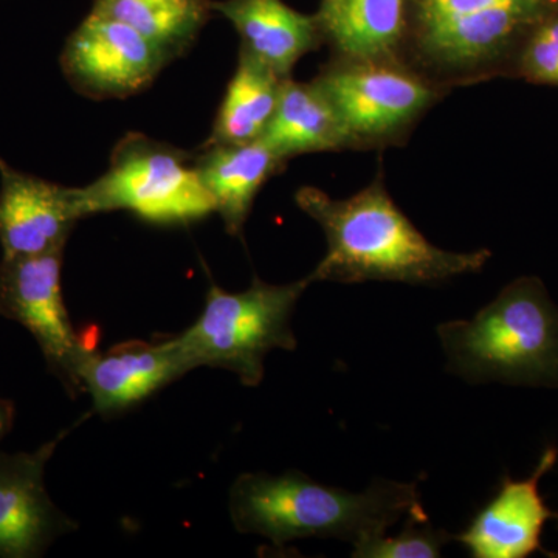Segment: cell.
Here are the masks:
<instances>
[{"label": "cell", "mask_w": 558, "mask_h": 558, "mask_svg": "<svg viewBox=\"0 0 558 558\" xmlns=\"http://www.w3.org/2000/svg\"><path fill=\"white\" fill-rule=\"evenodd\" d=\"M296 205L317 220L328 241L325 258L310 275L314 281H365L435 286L478 274L492 252L457 253L436 247L392 201L384 172L347 199H333L315 186L296 191Z\"/></svg>", "instance_id": "cell-1"}, {"label": "cell", "mask_w": 558, "mask_h": 558, "mask_svg": "<svg viewBox=\"0 0 558 558\" xmlns=\"http://www.w3.org/2000/svg\"><path fill=\"white\" fill-rule=\"evenodd\" d=\"M230 515L236 531L275 546L303 538H337L354 546L385 535L402 517L428 519L416 483L374 480L368 490L352 494L295 470L241 475L230 490Z\"/></svg>", "instance_id": "cell-2"}, {"label": "cell", "mask_w": 558, "mask_h": 558, "mask_svg": "<svg viewBox=\"0 0 558 558\" xmlns=\"http://www.w3.org/2000/svg\"><path fill=\"white\" fill-rule=\"evenodd\" d=\"M558 0H407L403 60L444 89L513 78L517 60Z\"/></svg>", "instance_id": "cell-3"}, {"label": "cell", "mask_w": 558, "mask_h": 558, "mask_svg": "<svg viewBox=\"0 0 558 558\" xmlns=\"http://www.w3.org/2000/svg\"><path fill=\"white\" fill-rule=\"evenodd\" d=\"M447 369L470 384L558 388V306L537 277H521L472 319L438 328Z\"/></svg>", "instance_id": "cell-4"}, {"label": "cell", "mask_w": 558, "mask_h": 558, "mask_svg": "<svg viewBox=\"0 0 558 558\" xmlns=\"http://www.w3.org/2000/svg\"><path fill=\"white\" fill-rule=\"evenodd\" d=\"M310 284L311 277L281 286L255 278L238 293L211 284L201 317L172 339L190 369L231 371L245 387H258L266 355L274 349H296L290 318Z\"/></svg>", "instance_id": "cell-5"}, {"label": "cell", "mask_w": 558, "mask_h": 558, "mask_svg": "<svg viewBox=\"0 0 558 558\" xmlns=\"http://www.w3.org/2000/svg\"><path fill=\"white\" fill-rule=\"evenodd\" d=\"M314 80L339 116L349 150L402 145L449 92L405 60L332 57Z\"/></svg>", "instance_id": "cell-6"}, {"label": "cell", "mask_w": 558, "mask_h": 558, "mask_svg": "<svg viewBox=\"0 0 558 558\" xmlns=\"http://www.w3.org/2000/svg\"><path fill=\"white\" fill-rule=\"evenodd\" d=\"M81 193L86 216L124 209L148 222L171 226L216 213L194 157L137 132L120 140L108 171Z\"/></svg>", "instance_id": "cell-7"}, {"label": "cell", "mask_w": 558, "mask_h": 558, "mask_svg": "<svg viewBox=\"0 0 558 558\" xmlns=\"http://www.w3.org/2000/svg\"><path fill=\"white\" fill-rule=\"evenodd\" d=\"M62 253L0 260V317L13 319L35 337L50 373L76 398L84 389L81 362L95 348L78 336L62 296Z\"/></svg>", "instance_id": "cell-8"}, {"label": "cell", "mask_w": 558, "mask_h": 558, "mask_svg": "<svg viewBox=\"0 0 558 558\" xmlns=\"http://www.w3.org/2000/svg\"><path fill=\"white\" fill-rule=\"evenodd\" d=\"M165 51L130 25L90 11L69 36L61 69L73 89L95 100L146 90L165 65Z\"/></svg>", "instance_id": "cell-9"}, {"label": "cell", "mask_w": 558, "mask_h": 558, "mask_svg": "<svg viewBox=\"0 0 558 558\" xmlns=\"http://www.w3.org/2000/svg\"><path fill=\"white\" fill-rule=\"evenodd\" d=\"M70 429L35 451H0V558L43 557L78 524L51 501L46 468Z\"/></svg>", "instance_id": "cell-10"}, {"label": "cell", "mask_w": 558, "mask_h": 558, "mask_svg": "<svg viewBox=\"0 0 558 558\" xmlns=\"http://www.w3.org/2000/svg\"><path fill=\"white\" fill-rule=\"evenodd\" d=\"M87 218L81 189L14 170L0 159V245L3 258L64 250L78 220Z\"/></svg>", "instance_id": "cell-11"}, {"label": "cell", "mask_w": 558, "mask_h": 558, "mask_svg": "<svg viewBox=\"0 0 558 558\" xmlns=\"http://www.w3.org/2000/svg\"><path fill=\"white\" fill-rule=\"evenodd\" d=\"M558 449L543 451L537 468L526 480L506 476L498 494L476 513L464 532L454 537L475 558H524L546 554L542 531L557 517L539 495V481L556 465Z\"/></svg>", "instance_id": "cell-12"}, {"label": "cell", "mask_w": 558, "mask_h": 558, "mask_svg": "<svg viewBox=\"0 0 558 558\" xmlns=\"http://www.w3.org/2000/svg\"><path fill=\"white\" fill-rule=\"evenodd\" d=\"M190 371L171 337L157 343L128 341L106 352L90 349L78 379L92 396L95 413L109 417L138 405Z\"/></svg>", "instance_id": "cell-13"}, {"label": "cell", "mask_w": 558, "mask_h": 558, "mask_svg": "<svg viewBox=\"0 0 558 558\" xmlns=\"http://www.w3.org/2000/svg\"><path fill=\"white\" fill-rule=\"evenodd\" d=\"M213 11L231 22L242 50L284 80L325 43L317 14L293 10L284 0H218Z\"/></svg>", "instance_id": "cell-14"}, {"label": "cell", "mask_w": 558, "mask_h": 558, "mask_svg": "<svg viewBox=\"0 0 558 558\" xmlns=\"http://www.w3.org/2000/svg\"><path fill=\"white\" fill-rule=\"evenodd\" d=\"M194 163L227 233L241 236L259 191L284 171L288 160L259 138L242 145H204Z\"/></svg>", "instance_id": "cell-15"}, {"label": "cell", "mask_w": 558, "mask_h": 558, "mask_svg": "<svg viewBox=\"0 0 558 558\" xmlns=\"http://www.w3.org/2000/svg\"><path fill=\"white\" fill-rule=\"evenodd\" d=\"M317 17L332 57L403 60L407 0H322Z\"/></svg>", "instance_id": "cell-16"}, {"label": "cell", "mask_w": 558, "mask_h": 558, "mask_svg": "<svg viewBox=\"0 0 558 558\" xmlns=\"http://www.w3.org/2000/svg\"><path fill=\"white\" fill-rule=\"evenodd\" d=\"M264 142L284 160L303 154L349 150L347 134L328 95L317 81H282Z\"/></svg>", "instance_id": "cell-17"}, {"label": "cell", "mask_w": 558, "mask_h": 558, "mask_svg": "<svg viewBox=\"0 0 558 558\" xmlns=\"http://www.w3.org/2000/svg\"><path fill=\"white\" fill-rule=\"evenodd\" d=\"M282 81L274 70L241 49L205 145H242L263 137L277 108Z\"/></svg>", "instance_id": "cell-18"}, {"label": "cell", "mask_w": 558, "mask_h": 558, "mask_svg": "<svg viewBox=\"0 0 558 558\" xmlns=\"http://www.w3.org/2000/svg\"><path fill=\"white\" fill-rule=\"evenodd\" d=\"M94 13L130 25L170 60L185 53L211 17V0H95Z\"/></svg>", "instance_id": "cell-19"}, {"label": "cell", "mask_w": 558, "mask_h": 558, "mask_svg": "<svg viewBox=\"0 0 558 558\" xmlns=\"http://www.w3.org/2000/svg\"><path fill=\"white\" fill-rule=\"evenodd\" d=\"M449 532L429 526L428 519L409 517L398 537L365 539L354 545L352 557L357 558H433L440 557L444 546L450 543Z\"/></svg>", "instance_id": "cell-20"}, {"label": "cell", "mask_w": 558, "mask_h": 558, "mask_svg": "<svg viewBox=\"0 0 558 558\" xmlns=\"http://www.w3.org/2000/svg\"><path fill=\"white\" fill-rule=\"evenodd\" d=\"M513 78L558 87V7L546 14L527 36L517 60Z\"/></svg>", "instance_id": "cell-21"}, {"label": "cell", "mask_w": 558, "mask_h": 558, "mask_svg": "<svg viewBox=\"0 0 558 558\" xmlns=\"http://www.w3.org/2000/svg\"><path fill=\"white\" fill-rule=\"evenodd\" d=\"M14 405L11 400L0 398V442L13 428Z\"/></svg>", "instance_id": "cell-22"}, {"label": "cell", "mask_w": 558, "mask_h": 558, "mask_svg": "<svg viewBox=\"0 0 558 558\" xmlns=\"http://www.w3.org/2000/svg\"><path fill=\"white\" fill-rule=\"evenodd\" d=\"M554 520H556V521H557V523H558V513H557V517H556V519H554Z\"/></svg>", "instance_id": "cell-23"}]
</instances>
